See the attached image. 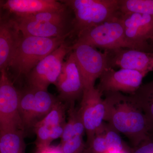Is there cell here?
I'll return each mask as SVG.
<instances>
[{
	"label": "cell",
	"instance_id": "obj_1",
	"mask_svg": "<svg viewBox=\"0 0 153 153\" xmlns=\"http://www.w3.org/2000/svg\"><path fill=\"white\" fill-rule=\"evenodd\" d=\"M104 120L122 133L135 146L145 140L152 130L143 111L129 95L120 92L104 93Z\"/></svg>",
	"mask_w": 153,
	"mask_h": 153
},
{
	"label": "cell",
	"instance_id": "obj_2",
	"mask_svg": "<svg viewBox=\"0 0 153 153\" xmlns=\"http://www.w3.org/2000/svg\"><path fill=\"white\" fill-rule=\"evenodd\" d=\"M74 15L71 36L78 38L91 28L109 21L119 13L118 0H63Z\"/></svg>",
	"mask_w": 153,
	"mask_h": 153
},
{
	"label": "cell",
	"instance_id": "obj_3",
	"mask_svg": "<svg viewBox=\"0 0 153 153\" xmlns=\"http://www.w3.org/2000/svg\"><path fill=\"white\" fill-rule=\"evenodd\" d=\"M70 36L68 35L63 37L46 38L23 35L9 68L18 77H27L41 60L56 50Z\"/></svg>",
	"mask_w": 153,
	"mask_h": 153
},
{
	"label": "cell",
	"instance_id": "obj_4",
	"mask_svg": "<svg viewBox=\"0 0 153 153\" xmlns=\"http://www.w3.org/2000/svg\"><path fill=\"white\" fill-rule=\"evenodd\" d=\"M119 12L116 16L91 28L77 38L74 45L85 44L104 50L127 48L136 49L126 40Z\"/></svg>",
	"mask_w": 153,
	"mask_h": 153
},
{
	"label": "cell",
	"instance_id": "obj_5",
	"mask_svg": "<svg viewBox=\"0 0 153 153\" xmlns=\"http://www.w3.org/2000/svg\"><path fill=\"white\" fill-rule=\"evenodd\" d=\"M72 45L65 41L41 60L26 77L28 87L47 90L50 84H55L61 73L65 56L73 51Z\"/></svg>",
	"mask_w": 153,
	"mask_h": 153
},
{
	"label": "cell",
	"instance_id": "obj_6",
	"mask_svg": "<svg viewBox=\"0 0 153 153\" xmlns=\"http://www.w3.org/2000/svg\"><path fill=\"white\" fill-rule=\"evenodd\" d=\"M0 71V132L25 131L19 111L20 91L10 79L7 70Z\"/></svg>",
	"mask_w": 153,
	"mask_h": 153
},
{
	"label": "cell",
	"instance_id": "obj_7",
	"mask_svg": "<svg viewBox=\"0 0 153 153\" xmlns=\"http://www.w3.org/2000/svg\"><path fill=\"white\" fill-rule=\"evenodd\" d=\"M72 47L84 89L94 87L96 79L108 68L106 53L85 44H73Z\"/></svg>",
	"mask_w": 153,
	"mask_h": 153
},
{
	"label": "cell",
	"instance_id": "obj_8",
	"mask_svg": "<svg viewBox=\"0 0 153 153\" xmlns=\"http://www.w3.org/2000/svg\"><path fill=\"white\" fill-rule=\"evenodd\" d=\"M102 95L94 87L83 91L78 111L85 126L88 146L101 130L104 123L105 107Z\"/></svg>",
	"mask_w": 153,
	"mask_h": 153
},
{
	"label": "cell",
	"instance_id": "obj_9",
	"mask_svg": "<svg viewBox=\"0 0 153 153\" xmlns=\"http://www.w3.org/2000/svg\"><path fill=\"white\" fill-rule=\"evenodd\" d=\"M126 40L136 50L152 52L149 41L153 37V15L120 13Z\"/></svg>",
	"mask_w": 153,
	"mask_h": 153
},
{
	"label": "cell",
	"instance_id": "obj_10",
	"mask_svg": "<svg viewBox=\"0 0 153 153\" xmlns=\"http://www.w3.org/2000/svg\"><path fill=\"white\" fill-rule=\"evenodd\" d=\"M146 74L128 69L115 71L107 68L100 77L97 89L103 95L109 92H122L131 94L142 85Z\"/></svg>",
	"mask_w": 153,
	"mask_h": 153
},
{
	"label": "cell",
	"instance_id": "obj_11",
	"mask_svg": "<svg viewBox=\"0 0 153 153\" xmlns=\"http://www.w3.org/2000/svg\"><path fill=\"white\" fill-rule=\"evenodd\" d=\"M55 85L59 93L58 98L68 105L82 98L84 86L72 51L63 63L61 73Z\"/></svg>",
	"mask_w": 153,
	"mask_h": 153
},
{
	"label": "cell",
	"instance_id": "obj_12",
	"mask_svg": "<svg viewBox=\"0 0 153 153\" xmlns=\"http://www.w3.org/2000/svg\"><path fill=\"white\" fill-rule=\"evenodd\" d=\"M107 56L108 68L117 67L131 69L146 74L153 71V52L119 48L104 50Z\"/></svg>",
	"mask_w": 153,
	"mask_h": 153
},
{
	"label": "cell",
	"instance_id": "obj_13",
	"mask_svg": "<svg viewBox=\"0 0 153 153\" xmlns=\"http://www.w3.org/2000/svg\"><path fill=\"white\" fill-rule=\"evenodd\" d=\"M10 12H1L0 16V70L9 68L23 35L14 16Z\"/></svg>",
	"mask_w": 153,
	"mask_h": 153
},
{
	"label": "cell",
	"instance_id": "obj_14",
	"mask_svg": "<svg viewBox=\"0 0 153 153\" xmlns=\"http://www.w3.org/2000/svg\"><path fill=\"white\" fill-rule=\"evenodd\" d=\"M14 17L24 36L46 38L63 37L68 35L71 36L74 27V20L63 22H39L15 15Z\"/></svg>",
	"mask_w": 153,
	"mask_h": 153
},
{
	"label": "cell",
	"instance_id": "obj_15",
	"mask_svg": "<svg viewBox=\"0 0 153 153\" xmlns=\"http://www.w3.org/2000/svg\"><path fill=\"white\" fill-rule=\"evenodd\" d=\"M3 10L17 16H25L47 11L60 10L67 7L55 0H7L1 4Z\"/></svg>",
	"mask_w": 153,
	"mask_h": 153
},
{
	"label": "cell",
	"instance_id": "obj_16",
	"mask_svg": "<svg viewBox=\"0 0 153 153\" xmlns=\"http://www.w3.org/2000/svg\"><path fill=\"white\" fill-rule=\"evenodd\" d=\"M143 111L153 133V80L143 84L131 94H129Z\"/></svg>",
	"mask_w": 153,
	"mask_h": 153
},
{
	"label": "cell",
	"instance_id": "obj_17",
	"mask_svg": "<svg viewBox=\"0 0 153 153\" xmlns=\"http://www.w3.org/2000/svg\"><path fill=\"white\" fill-rule=\"evenodd\" d=\"M25 135L22 130L0 132V153H25Z\"/></svg>",
	"mask_w": 153,
	"mask_h": 153
},
{
	"label": "cell",
	"instance_id": "obj_18",
	"mask_svg": "<svg viewBox=\"0 0 153 153\" xmlns=\"http://www.w3.org/2000/svg\"><path fill=\"white\" fill-rule=\"evenodd\" d=\"M19 111L25 129L33 128L35 117V90L28 87L20 91Z\"/></svg>",
	"mask_w": 153,
	"mask_h": 153
},
{
	"label": "cell",
	"instance_id": "obj_19",
	"mask_svg": "<svg viewBox=\"0 0 153 153\" xmlns=\"http://www.w3.org/2000/svg\"><path fill=\"white\" fill-rule=\"evenodd\" d=\"M34 89L35 90V117L36 123L50 112L59 100V99L49 93L47 90Z\"/></svg>",
	"mask_w": 153,
	"mask_h": 153
},
{
	"label": "cell",
	"instance_id": "obj_20",
	"mask_svg": "<svg viewBox=\"0 0 153 153\" xmlns=\"http://www.w3.org/2000/svg\"><path fill=\"white\" fill-rule=\"evenodd\" d=\"M119 11L123 14L153 15V0H118Z\"/></svg>",
	"mask_w": 153,
	"mask_h": 153
},
{
	"label": "cell",
	"instance_id": "obj_21",
	"mask_svg": "<svg viewBox=\"0 0 153 153\" xmlns=\"http://www.w3.org/2000/svg\"><path fill=\"white\" fill-rule=\"evenodd\" d=\"M69 105L60 100L57 101L52 109L41 120L37 123L52 128L65 122V114Z\"/></svg>",
	"mask_w": 153,
	"mask_h": 153
},
{
	"label": "cell",
	"instance_id": "obj_22",
	"mask_svg": "<svg viewBox=\"0 0 153 153\" xmlns=\"http://www.w3.org/2000/svg\"><path fill=\"white\" fill-rule=\"evenodd\" d=\"M104 132L108 152L109 153H122L123 149V143L119 133L107 123L103 124Z\"/></svg>",
	"mask_w": 153,
	"mask_h": 153
},
{
	"label": "cell",
	"instance_id": "obj_23",
	"mask_svg": "<svg viewBox=\"0 0 153 153\" xmlns=\"http://www.w3.org/2000/svg\"><path fill=\"white\" fill-rule=\"evenodd\" d=\"M37 136L36 145V148L44 147L50 146L51 128L47 126L36 123L33 127Z\"/></svg>",
	"mask_w": 153,
	"mask_h": 153
},
{
	"label": "cell",
	"instance_id": "obj_24",
	"mask_svg": "<svg viewBox=\"0 0 153 153\" xmlns=\"http://www.w3.org/2000/svg\"><path fill=\"white\" fill-rule=\"evenodd\" d=\"M82 136L76 135L71 139L60 144V149L63 153H83L84 144Z\"/></svg>",
	"mask_w": 153,
	"mask_h": 153
},
{
	"label": "cell",
	"instance_id": "obj_25",
	"mask_svg": "<svg viewBox=\"0 0 153 153\" xmlns=\"http://www.w3.org/2000/svg\"><path fill=\"white\" fill-rule=\"evenodd\" d=\"M88 146L89 148L87 152H92V153H104L108 152L106 141L103 132V125L101 131L96 134L93 140Z\"/></svg>",
	"mask_w": 153,
	"mask_h": 153
},
{
	"label": "cell",
	"instance_id": "obj_26",
	"mask_svg": "<svg viewBox=\"0 0 153 153\" xmlns=\"http://www.w3.org/2000/svg\"><path fill=\"white\" fill-rule=\"evenodd\" d=\"M136 146L137 148L134 153H153V133H150Z\"/></svg>",
	"mask_w": 153,
	"mask_h": 153
},
{
	"label": "cell",
	"instance_id": "obj_27",
	"mask_svg": "<svg viewBox=\"0 0 153 153\" xmlns=\"http://www.w3.org/2000/svg\"><path fill=\"white\" fill-rule=\"evenodd\" d=\"M76 135H76L74 132L72 119L68 117V122L66 123L64 126L63 134L61 137V143L60 144L66 142Z\"/></svg>",
	"mask_w": 153,
	"mask_h": 153
},
{
	"label": "cell",
	"instance_id": "obj_28",
	"mask_svg": "<svg viewBox=\"0 0 153 153\" xmlns=\"http://www.w3.org/2000/svg\"><path fill=\"white\" fill-rule=\"evenodd\" d=\"M66 123L59 125L51 128L50 132V141L51 143L54 140L57 139L59 137L61 138L63 134V130Z\"/></svg>",
	"mask_w": 153,
	"mask_h": 153
},
{
	"label": "cell",
	"instance_id": "obj_29",
	"mask_svg": "<svg viewBox=\"0 0 153 153\" xmlns=\"http://www.w3.org/2000/svg\"><path fill=\"white\" fill-rule=\"evenodd\" d=\"M36 153H63L59 145L49 146L44 147L37 148Z\"/></svg>",
	"mask_w": 153,
	"mask_h": 153
},
{
	"label": "cell",
	"instance_id": "obj_30",
	"mask_svg": "<svg viewBox=\"0 0 153 153\" xmlns=\"http://www.w3.org/2000/svg\"><path fill=\"white\" fill-rule=\"evenodd\" d=\"M150 46V49L151 52H153V37L149 41Z\"/></svg>",
	"mask_w": 153,
	"mask_h": 153
},
{
	"label": "cell",
	"instance_id": "obj_31",
	"mask_svg": "<svg viewBox=\"0 0 153 153\" xmlns=\"http://www.w3.org/2000/svg\"></svg>",
	"mask_w": 153,
	"mask_h": 153
}]
</instances>
